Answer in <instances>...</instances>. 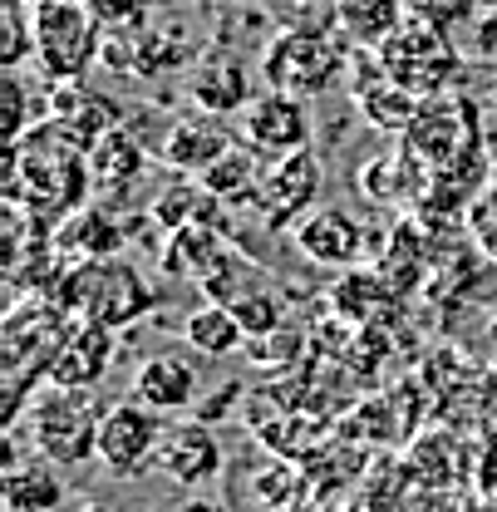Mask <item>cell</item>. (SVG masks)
Returning a JSON list of instances; mask_svg holds the SVG:
<instances>
[{
	"instance_id": "obj_1",
	"label": "cell",
	"mask_w": 497,
	"mask_h": 512,
	"mask_svg": "<svg viewBox=\"0 0 497 512\" xmlns=\"http://www.w3.org/2000/svg\"><path fill=\"white\" fill-rule=\"evenodd\" d=\"M350 60H355V45L340 35L335 20L330 25H291L266 40L261 79L276 94L311 99V94H330L340 79H350Z\"/></svg>"
},
{
	"instance_id": "obj_2",
	"label": "cell",
	"mask_w": 497,
	"mask_h": 512,
	"mask_svg": "<svg viewBox=\"0 0 497 512\" xmlns=\"http://www.w3.org/2000/svg\"><path fill=\"white\" fill-rule=\"evenodd\" d=\"M50 301L64 306L74 320H94V325H109V330H124L133 320H143L158 306V291L153 281L124 261V256H109V261H79L69 266Z\"/></svg>"
},
{
	"instance_id": "obj_3",
	"label": "cell",
	"mask_w": 497,
	"mask_h": 512,
	"mask_svg": "<svg viewBox=\"0 0 497 512\" xmlns=\"http://www.w3.org/2000/svg\"><path fill=\"white\" fill-rule=\"evenodd\" d=\"M374 55L384 64V74L399 89H409L414 99L453 94V84H458V74L468 64L463 50H458V40L448 30H438V25H424V20H404Z\"/></svg>"
},
{
	"instance_id": "obj_4",
	"label": "cell",
	"mask_w": 497,
	"mask_h": 512,
	"mask_svg": "<svg viewBox=\"0 0 497 512\" xmlns=\"http://www.w3.org/2000/svg\"><path fill=\"white\" fill-rule=\"evenodd\" d=\"M104 55V25L89 15L84 0H45L35 5V64L50 84L84 79Z\"/></svg>"
},
{
	"instance_id": "obj_5",
	"label": "cell",
	"mask_w": 497,
	"mask_h": 512,
	"mask_svg": "<svg viewBox=\"0 0 497 512\" xmlns=\"http://www.w3.org/2000/svg\"><path fill=\"white\" fill-rule=\"evenodd\" d=\"M99 419H104V409H94L89 389H55L50 384L30 404L35 448L55 468H74L84 458H99Z\"/></svg>"
},
{
	"instance_id": "obj_6",
	"label": "cell",
	"mask_w": 497,
	"mask_h": 512,
	"mask_svg": "<svg viewBox=\"0 0 497 512\" xmlns=\"http://www.w3.org/2000/svg\"><path fill=\"white\" fill-rule=\"evenodd\" d=\"M315 197H320V163H315V148H306V153L266 158L247 207L261 217L266 232H296V222L320 207Z\"/></svg>"
},
{
	"instance_id": "obj_7",
	"label": "cell",
	"mask_w": 497,
	"mask_h": 512,
	"mask_svg": "<svg viewBox=\"0 0 497 512\" xmlns=\"http://www.w3.org/2000/svg\"><path fill=\"white\" fill-rule=\"evenodd\" d=\"M163 414L143 409L138 399H124V404H109L104 419H99V463L114 473V478H138L158 463L163 453Z\"/></svg>"
},
{
	"instance_id": "obj_8",
	"label": "cell",
	"mask_w": 497,
	"mask_h": 512,
	"mask_svg": "<svg viewBox=\"0 0 497 512\" xmlns=\"http://www.w3.org/2000/svg\"><path fill=\"white\" fill-rule=\"evenodd\" d=\"M404 143L429 163V173L478 153V114L458 99V94H438V99H419L414 128L404 133Z\"/></svg>"
},
{
	"instance_id": "obj_9",
	"label": "cell",
	"mask_w": 497,
	"mask_h": 512,
	"mask_svg": "<svg viewBox=\"0 0 497 512\" xmlns=\"http://www.w3.org/2000/svg\"><path fill=\"white\" fill-rule=\"evenodd\" d=\"M237 138L256 148L261 158H286V153H306L311 148V114H306V99H291V94H256L242 119H237Z\"/></svg>"
},
{
	"instance_id": "obj_10",
	"label": "cell",
	"mask_w": 497,
	"mask_h": 512,
	"mask_svg": "<svg viewBox=\"0 0 497 512\" xmlns=\"http://www.w3.org/2000/svg\"><path fill=\"white\" fill-rule=\"evenodd\" d=\"M296 252L315 261V266H330V271H355L365 252H370V232L365 222L350 212V207H335V202H320L311 217L296 222L291 232Z\"/></svg>"
},
{
	"instance_id": "obj_11",
	"label": "cell",
	"mask_w": 497,
	"mask_h": 512,
	"mask_svg": "<svg viewBox=\"0 0 497 512\" xmlns=\"http://www.w3.org/2000/svg\"><path fill=\"white\" fill-rule=\"evenodd\" d=\"M237 143V128H227V119L217 114H183L163 128V143H158V158L183 173V178H202L217 158H227V148Z\"/></svg>"
},
{
	"instance_id": "obj_12",
	"label": "cell",
	"mask_w": 497,
	"mask_h": 512,
	"mask_svg": "<svg viewBox=\"0 0 497 512\" xmlns=\"http://www.w3.org/2000/svg\"><path fill=\"white\" fill-rule=\"evenodd\" d=\"M45 119L60 128L69 143H79L84 153L99 143V138H109L119 124V104L114 99H104L99 89H89L84 79H74V84H50V94H45Z\"/></svg>"
},
{
	"instance_id": "obj_13",
	"label": "cell",
	"mask_w": 497,
	"mask_h": 512,
	"mask_svg": "<svg viewBox=\"0 0 497 512\" xmlns=\"http://www.w3.org/2000/svg\"><path fill=\"white\" fill-rule=\"evenodd\" d=\"M114 365V330L94 320H69L60 350L45 370V384L55 389H94Z\"/></svg>"
},
{
	"instance_id": "obj_14",
	"label": "cell",
	"mask_w": 497,
	"mask_h": 512,
	"mask_svg": "<svg viewBox=\"0 0 497 512\" xmlns=\"http://www.w3.org/2000/svg\"><path fill=\"white\" fill-rule=\"evenodd\" d=\"M222 463H227V453H222V439L207 419L173 424L168 439H163V453H158L163 478L178 483V488H207L222 473Z\"/></svg>"
},
{
	"instance_id": "obj_15",
	"label": "cell",
	"mask_w": 497,
	"mask_h": 512,
	"mask_svg": "<svg viewBox=\"0 0 497 512\" xmlns=\"http://www.w3.org/2000/svg\"><path fill=\"white\" fill-rule=\"evenodd\" d=\"M187 94L202 114H217V119H232V114L242 119V109L256 99L247 60L232 55V50H217V55L192 64L187 69Z\"/></svg>"
},
{
	"instance_id": "obj_16",
	"label": "cell",
	"mask_w": 497,
	"mask_h": 512,
	"mask_svg": "<svg viewBox=\"0 0 497 512\" xmlns=\"http://www.w3.org/2000/svg\"><path fill=\"white\" fill-rule=\"evenodd\" d=\"M133 399L153 414H187L202 399V375L187 355L158 350L133 370Z\"/></svg>"
},
{
	"instance_id": "obj_17",
	"label": "cell",
	"mask_w": 497,
	"mask_h": 512,
	"mask_svg": "<svg viewBox=\"0 0 497 512\" xmlns=\"http://www.w3.org/2000/svg\"><path fill=\"white\" fill-rule=\"evenodd\" d=\"M429 163L409 148V143H399V148H389V153H379L370 158L365 168H360V192L374 197V202H399V207H409L414 197H429Z\"/></svg>"
},
{
	"instance_id": "obj_18",
	"label": "cell",
	"mask_w": 497,
	"mask_h": 512,
	"mask_svg": "<svg viewBox=\"0 0 497 512\" xmlns=\"http://www.w3.org/2000/svg\"><path fill=\"white\" fill-rule=\"evenodd\" d=\"M124 237H128L124 217L109 202H84L79 212H69L60 222V242L55 247L64 256H79V261H109V256H119Z\"/></svg>"
},
{
	"instance_id": "obj_19",
	"label": "cell",
	"mask_w": 497,
	"mask_h": 512,
	"mask_svg": "<svg viewBox=\"0 0 497 512\" xmlns=\"http://www.w3.org/2000/svg\"><path fill=\"white\" fill-rule=\"evenodd\" d=\"M143 173H148V148L133 138V128H114L89 148V188L104 197H124L143 183Z\"/></svg>"
},
{
	"instance_id": "obj_20",
	"label": "cell",
	"mask_w": 497,
	"mask_h": 512,
	"mask_svg": "<svg viewBox=\"0 0 497 512\" xmlns=\"http://www.w3.org/2000/svg\"><path fill=\"white\" fill-rule=\"evenodd\" d=\"M330 20L340 25V35L355 50H379L409 20V10H404V0H335Z\"/></svg>"
},
{
	"instance_id": "obj_21",
	"label": "cell",
	"mask_w": 497,
	"mask_h": 512,
	"mask_svg": "<svg viewBox=\"0 0 497 512\" xmlns=\"http://www.w3.org/2000/svg\"><path fill=\"white\" fill-rule=\"evenodd\" d=\"M183 340L197 350V355H207V360H232V355L247 345V330L237 325L232 306L202 301V306H192V311H187Z\"/></svg>"
},
{
	"instance_id": "obj_22",
	"label": "cell",
	"mask_w": 497,
	"mask_h": 512,
	"mask_svg": "<svg viewBox=\"0 0 497 512\" xmlns=\"http://www.w3.org/2000/svg\"><path fill=\"white\" fill-rule=\"evenodd\" d=\"M261 163H266V158H261L256 148H247V143L237 138V143L227 148V158H217V163H212V168H207V173H202L197 183L212 192L217 202H251V192H256V178H261Z\"/></svg>"
},
{
	"instance_id": "obj_23",
	"label": "cell",
	"mask_w": 497,
	"mask_h": 512,
	"mask_svg": "<svg viewBox=\"0 0 497 512\" xmlns=\"http://www.w3.org/2000/svg\"><path fill=\"white\" fill-rule=\"evenodd\" d=\"M64 503V483L55 463H15L5 473V508L10 512H55Z\"/></svg>"
},
{
	"instance_id": "obj_24",
	"label": "cell",
	"mask_w": 497,
	"mask_h": 512,
	"mask_svg": "<svg viewBox=\"0 0 497 512\" xmlns=\"http://www.w3.org/2000/svg\"><path fill=\"white\" fill-rule=\"evenodd\" d=\"M232 316L247 330V340H271L281 325H286V296L266 281H251L247 291L232 301Z\"/></svg>"
},
{
	"instance_id": "obj_25",
	"label": "cell",
	"mask_w": 497,
	"mask_h": 512,
	"mask_svg": "<svg viewBox=\"0 0 497 512\" xmlns=\"http://www.w3.org/2000/svg\"><path fill=\"white\" fill-rule=\"evenodd\" d=\"M0 55H5V69H20L25 60H35V10L25 0H0Z\"/></svg>"
},
{
	"instance_id": "obj_26",
	"label": "cell",
	"mask_w": 497,
	"mask_h": 512,
	"mask_svg": "<svg viewBox=\"0 0 497 512\" xmlns=\"http://www.w3.org/2000/svg\"><path fill=\"white\" fill-rule=\"evenodd\" d=\"M478 5L483 0H404L409 20H424V25H438V30H463L478 20Z\"/></svg>"
},
{
	"instance_id": "obj_27",
	"label": "cell",
	"mask_w": 497,
	"mask_h": 512,
	"mask_svg": "<svg viewBox=\"0 0 497 512\" xmlns=\"http://www.w3.org/2000/svg\"><path fill=\"white\" fill-rule=\"evenodd\" d=\"M0 94H5V104H0L5 138H10V143H20V138L30 133V104H25V79H20V69H5V79H0Z\"/></svg>"
},
{
	"instance_id": "obj_28",
	"label": "cell",
	"mask_w": 497,
	"mask_h": 512,
	"mask_svg": "<svg viewBox=\"0 0 497 512\" xmlns=\"http://www.w3.org/2000/svg\"><path fill=\"white\" fill-rule=\"evenodd\" d=\"M84 5H89V15L104 25V35L133 30V25L143 20V0H84Z\"/></svg>"
},
{
	"instance_id": "obj_29",
	"label": "cell",
	"mask_w": 497,
	"mask_h": 512,
	"mask_svg": "<svg viewBox=\"0 0 497 512\" xmlns=\"http://www.w3.org/2000/svg\"><path fill=\"white\" fill-rule=\"evenodd\" d=\"M483 207H493L497 212V173H493V183H488V192H483Z\"/></svg>"
},
{
	"instance_id": "obj_30",
	"label": "cell",
	"mask_w": 497,
	"mask_h": 512,
	"mask_svg": "<svg viewBox=\"0 0 497 512\" xmlns=\"http://www.w3.org/2000/svg\"><path fill=\"white\" fill-rule=\"evenodd\" d=\"M178 512H217L212 503H187V508H178Z\"/></svg>"
},
{
	"instance_id": "obj_31",
	"label": "cell",
	"mask_w": 497,
	"mask_h": 512,
	"mask_svg": "<svg viewBox=\"0 0 497 512\" xmlns=\"http://www.w3.org/2000/svg\"><path fill=\"white\" fill-rule=\"evenodd\" d=\"M296 5H320V0H296Z\"/></svg>"
},
{
	"instance_id": "obj_32",
	"label": "cell",
	"mask_w": 497,
	"mask_h": 512,
	"mask_svg": "<svg viewBox=\"0 0 497 512\" xmlns=\"http://www.w3.org/2000/svg\"><path fill=\"white\" fill-rule=\"evenodd\" d=\"M493 109H497V79H493Z\"/></svg>"
}]
</instances>
